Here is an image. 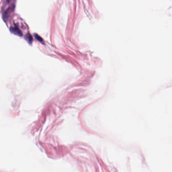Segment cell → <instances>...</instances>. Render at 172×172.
Returning a JSON list of instances; mask_svg holds the SVG:
<instances>
[{"label":"cell","instance_id":"obj_3","mask_svg":"<svg viewBox=\"0 0 172 172\" xmlns=\"http://www.w3.org/2000/svg\"><path fill=\"white\" fill-rule=\"evenodd\" d=\"M34 35H35V37L36 38H37V40H39V41H43V40H42V39H41V38H40V37H39V36H38V35H37V34H34Z\"/></svg>","mask_w":172,"mask_h":172},{"label":"cell","instance_id":"obj_1","mask_svg":"<svg viewBox=\"0 0 172 172\" xmlns=\"http://www.w3.org/2000/svg\"><path fill=\"white\" fill-rule=\"evenodd\" d=\"M10 30L14 34H17V35H19V36H21L22 35V33L18 28L13 27H11Z\"/></svg>","mask_w":172,"mask_h":172},{"label":"cell","instance_id":"obj_2","mask_svg":"<svg viewBox=\"0 0 172 172\" xmlns=\"http://www.w3.org/2000/svg\"><path fill=\"white\" fill-rule=\"evenodd\" d=\"M25 38H26V40L29 43L31 44V41H32V37H31V35H30V34H27V35H26V37H25Z\"/></svg>","mask_w":172,"mask_h":172}]
</instances>
